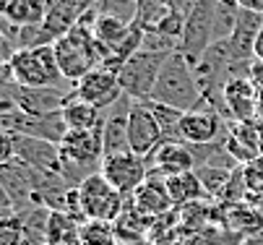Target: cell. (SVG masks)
Wrapping results in <instances>:
<instances>
[{
	"instance_id": "6da1fadb",
	"label": "cell",
	"mask_w": 263,
	"mask_h": 245,
	"mask_svg": "<svg viewBox=\"0 0 263 245\" xmlns=\"http://www.w3.org/2000/svg\"><path fill=\"white\" fill-rule=\"evenodd\" d=\"M91 21H94V11H89L68 34L58 37L55 45H52L60 71L70 84H79L89 71H94L97 65H102L109 58V52L94 37Z\"/></svg>"
},
{
	"instance_id": "7a4b0ae2",
	"label": "cell",
	"mask_w": 263,
	"mask_h": 245,
	"mask_svg": "<svg viewBox=\"0 0 263 245\" xmlns=\"http://www.w3.org/2000/svg\"><path fill=\"white\" fill-rule=\"evenodd\" d=\"M152 99L167 104V107H175L180 112H191L203 102V86L196 73V65L182 52H172L164 60Z\"/></svg>"
},
{
	"instance_id": "3957f363",
	"label": "cell",
	"mask_w": 263,
	"mask_h": 245,
	"mask_svg": "<svg viewBox=\"0 0 263 245\" xmlns=\"http://www.w3.org/2000/svg\"><path fill=\"white\" fill-rule=\"evenodd\" d=\"M3 84H18L29 89H76L70 84L55 58V47H34V50H18L8 63H3Z\"/></svg>"
},
{
	"instance_id": "277c9868",
	"label": "cell",
	"mask_w": 263,
	"mask_h": 245,
	"mask_svg": "<svg viewBox=\"0 0 263 245\" xmlns=\"http://www.w3.org/2000/svg\"><path fill=\"white\" fill-rule=\"evenodd\" d=\"M79 201H81V212L84 219H102V222H118V217L125 209V196L109 185V180L102 172L86 178L79 188Z\"/></svg>"
},
{
	"instance_id": "5b68a950",
	"label": "cell",
	"mask_w": 263,
	"mask_h": 245,
	"mask_svg": "<svg viewBox=\"0 0 263 245\" xmlns=\"http://www.w3.org/2000/svg\"><path fill=\"white\" fill-rule=\"evenodd\" d=\"M170 55L162 52H146L138 50L136 55H130L123 65H120V86L130 99H152L154 84L159 79V71Z\"/></svg>"
},
{
	"instance_id": "8992f818",
	"label": "cell",
	"mask_w": 263,
	"mask_h": 245,
	"mask_svg": "<svg viewBox=\"0 0 263 245\" xmlns=\"http://www.w3.org/2000/svg\"><path fill=\"white\" fill-rule=\"evenodd\" d=\"M216 3L219 0H196L193 8L185 16V31L180 52L191 60L193 65L203 58V52L214 42V16H216Z\"/></svg>"
},
{
	"instance_id": "52a82bcc",
	"label": "cell",
	"mask_w": 263,
	"mask_h": 245,
	"mask_svg": "<svg viewBox=\"0 0 263 245\" xmlns=\"http://www.w3.org/2000/svg\"><path fill=\"white\" fill-rule=\"evenodd\" d=\"M230 133V120L224 118L209 99H203L196 110L185 112L180 120V141L185 144H216Z\"/></svg>"
},
{
	"instance_id": "ba28073f",
	"label": "cell",
	"mask_w": 263,
	"mask_h": 245,
	"mask_svg": "<svg viewBox=\"0 0 263 245\" xmlns=\"http://www.w3.org/2000/svg\"><path fill=\"white\" fill-rule=\"evenodd\" d=\"M73 91L76 89H58V86L29 89L18 84H3V102L16 104L18 110L29 115H52L65 107V102L73 97Z\"/></svg>"
},
{
	"instance_id": "9c48e42d",
	"label": "cell",
	"mask_w": 263,
	"mask_h": 245,
	"mask_svg": "<svg viewBox=\"0 0 263 245\" xmlns=\"http://www.w3.org/2000/svg\"><path fill=\"white\" fill-rule=\"evenodd\" d=\"M123 86H120V68L112 63H102L94 71H89L79 84H76V97H81L84 102L94 104L99 110L112 107L120 97H123Z\"/></svg>"
},
{
	"instance_id": "30bf717a",
	"label": "cell",
	"mask_w": 263,
	"mask_h": 245,
	"mask_svg": "<svg viewBox=\"0 0 263 245\" xmlns=\"http://www.w3.org/2000/svg\"><path fill=\"white\" fill-rule=\"evenodd\" d=\"M104 178L109 180V185H115L125 198H130L146 180H148V162L133 152H123V154H112L102 159V169Z\"/></svg>"
},
{
	"instance_id": "8fae6325",
	"label": "cell",
	"mask_w": 263,
	"mask_h": 245,
	"mask_svg": "<svg viewBox=\"0 0 263 245\" xmlns=\"http://www.w3.org/2000/svg\"><path fill=\"white\" fill-rule=\"evenodd\" d=\"M13 149H16V159L24 162L26 167L47 175V178H63L60 144L45 141V138H34V136L13 133Z\"/></svg>"
},
{
	"instance_id": "7c38bea8",
	"label": "cell",
	"mask_w": 263,
	"mask_h": 245,
	"mask_svg": "<svg viewBox=\"0 0 263 245\" xmlns=\"http://www.w3.org/2000/svg\"><path fill=\"white\" fill-rule=\"evenodd\" d=\"M128 138H130V152L148 159L157 149L159 144L164 141L162 136V128L152 112V107H148V102H133L130 107V120H128Z\"/></svg>"
},
{
	"instance_id": "4fadbf2b",
	"label": "cell",
	"mask_w": 263,
	"mask_h": 245,
	"mask_svg": "<svg viewBox=\"0 0 263 245\" xmlns=\"http://www.w3.org/2000/svg\"><path fill=\"white\" fill-rule=\"evenodd\" d=\"M133 102L128 94H123L112 107L102 110L104 112V125H102V144H104V157L130 152V138H128V120H130V107Z\"/></svg>"
},
{
	"instance_id": "5bb4252c",
	"label": "cell",
	"mask_w": 263,
	"mask_h": 245,
	"mask_svg": "<svg viewBox=\"0 0 263 245\" xmlns=\"http://www.w3.org/2000/svg\"><path fill=\"white\" fill-rule=\"evenodd\" d=\"M221 112L232 123L258 120V89L250 79H232L221 89Z\"/></svg>"
},
{
	"instance_id": "9a60e30c",
	"label": "cell",
	"mask_w": 263,
	"mask_h": 245,
	"mask_svg": "<svg viewBox=\"0 0 263 245\" xmlns=\"http://www.w3.org/2000/svg\"><path fill=\"white\" fill-rule=\"evenodd\" d=\"M146 162H148V172L159 175V178H172V175H182V172L196 169L193 149L185 141H162L159 149Z\"/></svg>"
},
{
	"instance_id": "2e32d148",
	"label": "cell",
	"mask_w": 263,
	"mask_h": 245,
	"mask_svg": "<svg viewBox=\"0 0 263 245\" xmlns=\"http://www.w3.org/2000/svg\"><path fill=\"white\" fill-rule=\"evenodd\" d=\"M224 146L232 154V159L237 164H250L263 154L260 146V123L250 120V123H232L230 120V133L224 138Z\"/></svg>"
},
{
	"instance_id": "e0dca14e",
	"label": "cell",
	"mask_w": 263,
	"mask_h": 245,
	"mask_svg": "<svg viewBox=\"0 0 263 245\" xmlns=\"http://www.w3.org/2000/svg\"><path fill=\"white\" fill-rule=\"evenodd\" d=\"M136 212L146 219H157L162 214H167L170 209L175 206L170 193H167V185H164V178L159 175H148V180L130 196Z\"/></svg>"
},
{
	"instance_id": "ac0fdd59",
	"label": "cell",
	"mask_w": 263,
	"mask_h": 245,
	"mask_svg": "<svg viewBox=\"0 0 263 245\" xmlns=\"http://www.w3.org/2000/svg\"><path fill=\"white\" fill-rule=\"evenodd\" d=\"M89 13L84 0H47V16H45V29L52 37H63L84 16Z\"/></svg>"
},
{
	"instance_id": "d6986e66",
	"label": "cell",
	"mask_w": 263,
	"mask_h": 245,
	"mask_svg": "<svg viewBox=\"0 0 263 245\" xmlns=\"http://www.w3.org/2000/svg\"><path fill=\"white\" fill-rule=\"evenodd\" d=\"M63 120L68 130H97L104 125V112L94 107V104L84 102L81 97H76V91H73V97L63 107Z\"/></svg>"
},
{
	"instance_id": "ffe728a7",
	"label": "cell",
	"mask_w": 263,
	"mask_h": 245,
	"mask_svg": "<svg viewBox=\"0 0 263 245\" xmlns=\"http://www.w3.org/2000/svg\"><path fill=\"white\" fill-rule=\"evenodd\" d=\"M91 29H94V37L99 40V45L109 52V58L118 55V50L128 42V37L133 34V26L130 24H125L120 18H112V16H97V13H94Z\"/></svg>"
},
{
	"instance_id": "44dd1931",
	"label": "cell",
	"mask_w": 263,
	"mask_h": 245,
	"mask_svg": "<svg viewBox=\"0 0 263 245\" xmlns=\"http://www.w3.org/2000/svg\"><path fill=\"white\" fill-rule=\"evenodd\" d=\"M167 193L172 198L175 206H187V203H198L203 198H209L198 172H182V175H172V178H164Z\"/></svg>"
},
{
	"instance_id": "7402d4cb",
	"label": "cell",
	"mask_w": 263,
	"mask_h": 245,
	"mask_svg": "<svg viewBox=\"0 0 263 245\" xmlns=\"http://www.w3.org/2000/svg\"><path fill=\"white\" fill-rule=\"evenodd\" d=\"M3 18L16 26H34L45 24L47 16V0H0Z\"/></svg>"
},
{
	"instance_id": "603a6c76",
	"label": "cell",
	"mask_w": 263,
	"mask_h": 245,
	"mask_svg": "<svg viewBox=\"0 0 263 245\" xmlns=\"http://www.w3.org/2000/svg\"><path fill=\"white\" fill-rule=\"evenodd\" d=\"M79 222L63 214V212H52L50 214V227H47V245H73L79 242Z\"/></svg>"
},
{
	"instance_id": "cb8c5ba5",
	"label": "cell",
	"mask_w": 263,
	"mask_h": 245,
	"mask_svg": "<svg viewBox=\"0 0 263 245\" xmlns=\"http://www.w3.org/2000/svg\"><path fill=\"white\" fill-rule=\"evenodd\" d=\"M79 245H118L115 222L86 219L79 227Z\"/></svg>"
},
{
	"instance_id": "d4e9b609",
	"label": "cell",
	"mask_w": 263,
	"mask_h": 245,
	"mask_svg": "<svg viewBox=\"0 0 263 245\" xmlns=\"http://www.w3.org/2000/svg\"><path fill=\"white\" fill-rule=\"evenodd\" d=\"M148 102V107H152L159 128H162V136H164V141H180V120L185 112L175 110V107H167V104L162 102H154V99H143Z\"/></svg>"
},
{
	"instance_id": "484cf974",
	"label": "cell",
	"mask_w": 263,
	"mask_h": 245,
	"mask_svg": "<svg viewBox=\"0 0 263 245\" xmlns=\"http://www.w3.org/2000/svg\"><path fill=\"white\" fill-rule=\"evenodd\" d=\"M235 169H230V167H198L196 172H198V178H201L209 198H221L224 191H227V185H230V180H232Z\"/></svg>"
},
{
	"instance_id": "4316f807",
	"label": "cell",
	"mask_w": 263,
	"mask_h": 245,
	"mask_svg": "<svg viewBox=\"0 0 263 245\" xmlns=\"http://www.w3.org/2000/svg\"><path fill=\"white\" fill-rule=\"evenodd\" d=\"M91 11L97 16H112L133 26L138 18V0H99Z\"/></svg>"
},
{
	"instance_id": "83f0119b",
	"label": "cell",
	"mask_w": 263,
	"mask_h": 245,
	"mask_svg": "<svg viewBox=\"0 0 263 245\" xmlns=\"http://www.w3.org/2000/svg\"><path fill=\"white\" fill-rule=\"evenodd\" d=\"M250 81H253V86L258 91L263 89V60H253V65H250Z\"/></svg>"
},
{
	"instance_id": "f1b7e54d",
	"label": "cell",
	"mask_w": 263,
	"mask_h": 245,
	"mask_svg": "<svg viewBox=\"0 0 263 245\" xmlns=\"http://www.w3.org/2000/svg\"><path fill=\"white\" fill-rule=\"evenodd\" d=\"M240 11H250V13H258L263 16V0H237Z\"/></svg>"
},
{
	"instance_id": "f546056e",
	"label": "cell",
	"mask_w": 263,
	"mask_h": 245,
	"mask_svg": "<svg viewBox=\"0 0 263 245\" xmlns=\"http://www.w3.org/2000/svg\"><path fill=\"white\" fill-rule=\"evenodd\" d=\"M255 60H263V26L258 31V37H255Z\"/></svg>"
},
{
	"instance_id": "4dcf8cb0",
	"label": "cell",
	"mask_w": 263,
	"mask_h": 245,
	"mask_svg": "<svg viewBox=\"0 0 263 245\" xmlns=\"http://www.w3.org/2000/svg\"><path fill=\"white\" fill-rule=\"evenodd\" d=\"M258 118H263V89L258 91Z\"/></svg>"
}]
</instances>
